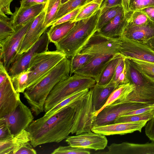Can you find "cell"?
<instances>
[{
    "label": "cell",
    "mask_w": 154,
    "mask_h": 154,
    "mask_svg": "<svg viewBox=\"0 0 154 154\" xmlns=\"http://www.w3.org/2000/svg\"><path fill=\"white\" fill-rule=\"evenodd\" d=\"M8 72L4 67L2 62H0V85L5 81L9 76Z\"/></svg>",
    "instance_id": "cell-51"
},
{
    "label": "cell",
    "mask_w": 154,
    "mask_h": 154,
    "mask_svg": "<svg viewBox=\"0 0 154 154\" xmlns=\"http://www.w3.org/2000/svg\"><path fill=\"white\" fill-rule=\"evenodd\" d=\"M113 55H95L88 63L76 71L74 74L91 77L96 80L108 62Z\"/></svg>",
    "instance_id": "cell-20"
},
{
    "label": "cell",
    "mask_w": 154,
    "mask_h": 154,
    "mask_svg": "<svg viewBox=\"0 0 154 154\" xmlns=\"http://www.w3.org/2000/svg\"><path fill=\"white\" fill-rule=\"evenodd\" d=\"M126 23V17L123 9L112 20L98 32L109 37L121 38Z\"/></svg>",
    "instance_id": "cell-24"
},
{
    "label": "cell",
    "mask_w": 154,
    "mask_h": 154,
    "mask_svg": "<svg viewBox=\"0 0 154 154\" xmlns=\"http://www.w3.org/2000/svg\"><path fill=\"white\" fill-rule=\"evenodd\" d=\"M0 118L13 111L18 105L20 93L15 90L10 76L0 85Z\"/></svg>",
    "instance_id": "cell-15"
},
{
    "label": "cell",
    "mask_w": 154,
    "mask_h": 154,
    "mask_svg": "<svg viewBox=\"0 0 154 154\" xmlns=\"http://www.w3.org/2000/svg\"><path fill=\"white\" fill-rule=\"evenodd\" d=\"M122 0H105L103 2L100 7L101 14L110 8L122 5Z\"/></svg>",
    "instance_id": "cell-43"
},
{
    "label": "cell",
    "mask_w": 154,
    "mask_h": 154,
    "mask_svg": "<svg viewBox=\"0 0 154 154\" xmlns=\"http://www.w3.org/2000/svg\"><path fill=\"white\" fill-rule=\"evenodd\" d=\"M149 106L150 105L136 102H123L108 105L97 114L93 126L113 123L119 117L128 112Z\"/></svg>",
    "instance_id": "cell-10"
},
{
    "label": "cell",
    "mask_w": 154,
    "mask_h": 154,
    "mask_svg": "<svg viewBox=\"0 0 154 154\" xmlns=\"http://www.w3.org/2000/svg\"><path fill=\"white\" fill-rule=\"evenodd\" d=\"M137 11L143 12L150 20L154 22V7H147Z\"/></svg>",
    "instance_id": "cell-52"
},
{
    "label": "cell",
    "mask_w": 154,
    "mask_h": 154,
    "mask_svg": "<svg viewBox=\"0 0 154 154\" xmlns=\"http://www.w3.org/2000/svg\"><path fill=\"white\" fill-rule=\"evenodd\" d=\"M76 22L71 20L52 26L47 31L50 42L54 44L63 38L74 26Z\"/></svg>",
    "instance_id": "cell-27"
},
{
    "label": "cell",
    "mask_w": 154,
    "mask_h": 154,
    "mask_svg": "<svg viewBox=\"0 0 154 154\" xmlns=\"http://www.w3.org/2000/svg\"><path fill=\"white\" fill-rule=\"evenodd\" d=\"M71 103L48 118L33 121L26 129L34 147L47 143H59L71 133L75 110Z\"/></svg>",
    "instance_id": "cell-1"
},
{
    "label": "cell",
    "mask_w": 154,
    "mask_h": 154,
    "mask_svg": "<svg viewBox=\"0 0 154 154\" xmlns=\"http://www.w3.org/2000/svg\"><path fill=\"white\" fill-rule=\"evenodd\" d=\"M61 0H48L46 3V11L43 27L46 29L51 26L61 5Z\"/></svg>",
    "instance_id": "cell-30"
},
{
    "label": "cell",
    "mask_w": 154,
    "mask_h": 154,
    "mask_svg": "<svg viewBox=\"0 0 154 154\" xmlns=\"http://www.w3.org/2000/svg\"><path fill=\"white\" fill-rule=\"evenodd\" d=\"M45 5V4L27 8L16 7L15 12L10 18L14 29L36 17L43 11Z\"/></svg>",
    "instance_id": "cell-22"
},
{
    "label": "cell",
    "mask_w": 154,
    "mask_h": 154,
    "mask_svg": "<svg viewBox=\"0 0 154 154\" xmlns=\"http://www.w3.org/2000/svg\"><path fill=\"white\" fill-rule=\"evenodd\" d=\"M72 103L75 115L71 133L78 135L91 131L96 116L92 103L91 89Z\"/></svg>",
    "instance_id": "cell-6"
},
{
    "label": "cell",
    "mask_w": 154,
    "mask_h": 154,
    "mask_svg": "<svg viewBox=\"0 0 154 154\" xmlns=\"http://www.w3.org/2000/svg\"><path fill=\"white\" fill-rule=\"evenodd\" d=\"M125 66V58L122 57L120 59L117 65L114 73L112 79L111 81L116 84V82L120 75L122 72Z\"/></svg>",
    "instance_id": "cell-46"
},
{
    "label": "cell",
    "mask_w": 154,
    "mask_h": 154,
    "mask_svg": "<svg viewBox=\"0 0 154 154\" xmlns=\"http://www.w3.org/2000/svg\"><path fill=\"white\" fill-rule=\"evenodd\" d=\"M118 87L111 81L107 84L104 85L96 83L91 88L92 103L96 112V116L106 103L112 92Z\"/></svg>",
    "instance_id": "cell-21"
},
{
    "label": "cell",
    "mask_w": 154,
    "mask_h": 154,
    "mask_svg": "<svg viewBox=\"0 0 154 154\" xmlns=\"http://www.w3.org/2000/svg\"><path fill=\"white\" fill-rule=\"evenodd\" d=\"M10 18L6 15L0 14V45L8 38L15 32Z\"/></svg>",
    "instance_id": "cell-32"
},
{
    "label": "cell",
    "mask_w": 154,
    "mask_h": 154,
    "mask_svg": "<svg viewBox=\"0 0 154 154\" xmlns=\"http://www.w3.org/2000/svg\"><path fill=\"white\" fill-rule=\"evenodd\" d=\"M48 0H21L20 6L22 8H27L40 4H46Z\"/></svg>",
    "instance_id": "cell-48"
},
{
    "label": "cell",
    "mask_w": 154,
    "mask_h": 154,
    "mask_svg": "<svg viewBox=\"0 0 154 154\" xmlns=\"http://www.w3.org/2000/svg\"><path fill=\"white\" fill-rule=\"evenodd\" d=\"M123 9L122 5H118L110 8L100 14L99 17L97 29V31L109 23Z\"/></svg>",
    "instance_id": "cell-36"
},
{
    "label": "cell",
    "mask_w": 154,
    "mask_h": 154,
    "mask_svg": "<svg viewBox=\"0 0 154 154\" xmlns=\"http://www.w3.org/2000/svg\"><path fill=\"white\" fill-rule=\"evenodd\" d=\"M68 0H61V4H63L67 2Z\"/></svg>",
    "instance_id": "cell-55"
},
{
    "label": "cell",
    "mask_w": 154,
    "mask_h": 154,
    "mask_svg": "<svg viewBox=\"0 0 154 154\" xmlns=\"http://www.w3.org/2000/svg\"><path fill=\"white\" fill-rule=\"evenodd\" d=\"M65 141L72 146L95 150L104 149L108 142L105 136L92 131L69 136Z\"/></svg>",
    "instance_id": "cell-14"
},
{
    "label": "cell",
    "mask_w": 154,
    "mask_h": 154,
    "mask_svg": "<svg viewBox=\"0 0 154 154\" xmlns=\"http://www.w3.org/2000/svg\"><path fill=\"white\" fill-rule=\"evenodd\" d=\"M134 88V85L130 82L119 86L112 92L106 103L99 112L108 105L123 103Z\"/></svg>",
    "instance_id": "cell-26"
},
{
    "label": "cell",
    "mask_w": 154,
    "mask_h": 154,
    "mask_svg": "<svg viewBox=\"0 0 154 154\" xmlns=\"http://www.w3.org/2000/svg\"><path fill=\"white\" fill-rule=\"evenodd\" d=\"M127 58L143 77L154 82V63L132 58Z\"/></svg>",
    "instance_id": "cell-28"
},
{
    "label": "cell",
    "mask_w": 154,
    "mask_h": 154,
    "mask_svg": "<svg viewBox=\"0 0 154 154\" xmlns=\"http://www.w3.org/2000/svg\"><path fill=\"white\" fill-rule=\"evenodd\" d=\"M93 0H88L87 2V4L88 3H89V2H91V1H93ZM105 0H104V1Z\"/></svg>",
    "instance_id": "cell-56"
},
{
    "label": "cell",
    "mask_w": 154,
    "mask_h": 154,
    "mask_svg": "<svg viewBox=\"0 0 154 154\" xmlns=\"http://www.w3.org/2000/svg\"><path fill=\"white\" fill-rule=\"evenodd\" d=\"M96 83L95 80L92 78L74 74L54 87L45 101L44 111L47 112L75 93L91 89Z\"/></svg>",
    "instance_id": "cell-4"
},
{
    "label": "cell",
    "mask_w": 154,
    "mask_h": 154,
    "mask_svg": "<svg viewBox=\"0 0 154 154\" xmlns=\"http://www.w3.org/2000/svg\"><path fill=\"white\" fill-rule=\"evenodd\" d=\"M13 137L6 124L0 120V141L5 140Z\"/></svg>",
    "instance_id": "cell-42"
},
{
    "label": "cell",
    "mask_w": 154,
    "mask_h": 154,
    "mask_svg": "<svg viewBox=\"0 0 154 154\" xmlns=\"http://www.w3.org/2000/svg\"><path fill=\"white\" fill-rule=\"evenodd\" d=\"M125 64L129 82L135 86L134 90L123 102H136L154 105V82L147 79L125 57Z\"/></svg>",
    "instance_id": "cell-5"
},
{
    "label": "cell",
    "mask_w": 154,
    "mask_h": 154,
    "mask_svg": "<svg viewBox=\"0 0 154 154\" xmlns=\"http://www.w3.org/2000/svg\"><path fill=\"white\" fill-rule=\"evenodd\" d=\"M131 0H122V5L126 17L129 11V6Z\"/></svg>",
    "instance_id": "cell-53"
},
{
    "label": "cell",
    "mask_w": 154,
    "mask_h": 154,
    "mask_svg": "<svg viewBox=\"0 0 154 154\" xmlns=\"http://www.w3.org/2000/svg\"><path fill=\"white\" fill-rule=\"evenodd\" d=\"M154 106V105H153ZM151 112L153 113L154 115V109L151 111Z\"/></svg>",
    "instance_id": "cell-57"
},
{
    "label": "cell",
    "mask_w": 154,
    "mask_h": 154,
    "mask_svg": "<svg viewBox=\"0 0 154 154\" xmlns=\"http://www.w3.org/2000/svg\"><path fill=\"white\" fill-rule=\"evenodd\" d=\"M120 38H110L96 31L82 48L80 54L94 55H112L119 53Z\"/></svg>",
    "instance_id": "cell-9"
},
{
    "label": "cell",
    "mask_w": 154,
    "mask_h": 154,
    "mask_svg": "<svg viewBox=\"0 0 154 154\" xmlns=\"http://www.w3.org/2000/svg\"><path fill=\"white\" fill-rule=\"evenodd\" d=\"M146 44L154 49V37L147 42Z\"/></svg>",
    "instance_id": "cell-54"
},
{
    "label": "cell",
    "mask_w": 154,
    "mask_h": 154,
    "mask_svg": "<svg viewBox=\"0 0 154 154\" xmlns=\"http://www.w3.org/2000/svg\"><path fill=\"white\" fill-rule=\"evenodd\" d=\"M30 142L24 144L16 152V154H36V151L35 150Z\"/></svg>",
    "instance_id": "cell-47"
},
{
    "label": "cell",
    "mask_w": 154,
    "mask_h": 154,
    "mask_svg": "<svg viewBox=\"0 0 154 154\" xmlns=\"http://www.w3.org/2000/svg\"><path fill=\"white\" fill-rule=\"evenodd\" d=\"M89 90V89H87L74 94L45 112L43 117L46 118L52 116L62 108L82 97Z\"/></svg>",
    "instance_id": "cell-33"
},
{
    "label": "cell",
    "mask_w": 154,
    "mask_h": 154,
    "mask_svg": "<svg viewBox=\"0 0 154 154\" xmlns=\"http://www.w3.org/2000/svg\"><path fill=\"white\" fill-rule=\"evenodd\" d=\"M30 141L29 133L23 130L9 139L0 141V154H16L24 144Z\"/></svg>",
    "instance_id": "cell-23"
},
{
    "label": "cell",
    "mask_w": 154,
    "mask_h": 154,
    "mask_svg": "<svg viewBox=\"0 0 154 154\" xmlns=\"http://www.w3.org/2000/svg\"><path fill=\"white\" fill-rule=\"evenodd\" d=\"M89 149L75 147L70 145L66 146H60L55 149L52 154H90Z\"/></svg>",
    "instance_id": "cell-39"
},
{
    "label": "cell",
    "mask_w": 154,
    "mask_h": 154,
    "mask_svg": "<svg viewBox=\"0 0 154 154\" xmlns=\"http://www.w3.org/2000/svg\"><path fill=\"white\" fill-rule=\"evenodd\" d=\"M32 111L20 100L15 109L10 113L0 118L6 125L14 136L26 130L33 121Z\"/></svg>",
    "instance_id": "cell-11"
},
{
    "label": "cell",
    "mask_w": 154,
    "mask_h": 154,
    "mask_svg": "<svg viewBox=\"0 0 154 154\" xmlns=\"http://www.w3.org/2000/svg\"><path fill=\"white\" fill-rule=\"evenodd\" d=\"M122 57L120 53H117L113 56L95 80L96 84L100 85H106L112 80L116 68Z\"/></svg>",
    "instance_id": "cell-25"
},
{
    "label": "cell",
    "mask_w": 154,
    "mask_h": 154,
    "mask_svg": "<svg viewBox=\"0 0 154 154\" xmlns=\"http://www.w3.org/2000/svg\"><path fill=\"white\" fill-rule=\"evenodd\" d=\"M14 0H0V14L11 15L13 14L11 12L10 5Z\"/></svg>",
    "instance_id": "cell-44"
},
{
    "label": "cell",
    "mask_w": 154,
    "mask_h": 154,
    "mask_svg": "<svg viewBox=\"0 0 154 154\" xmlns=\"http://www.w3.org/2000/svg\"><path fill=\"white\" fill-rule=\"evenodd\" d=\"M35 18L16 27L14 32L0 45V60L8 71L17 56L26 33Z\"/></svg>",
    "instance_id": "cell-8"
},
{
    "label": "cell",
    "mask_w": 154,
    "mask_h": 154,
    "mask_svg": "<svg viewBox=\"0 0 154 154\" xmlns=\"http://www.w3.org/2000/svg\"><path fill=\"white\" fill-rule=\"evenodd\" d=\"M148 121L113 123L103 125L93 126L91 131L105 136L124 135L135 131L141 132Z\"/></svg>",
    "instance_id": "cell-16"
},
{
    "label": "cell",
    "mask_w": 154,
    "mask_h": 154,
    "mask_svg": "<svg viewBox=\"0 0 154 154\" xmlns=\"http://www.w3.org/2000/svg\"><path fill=\"white\" fill-rule=\"evenodd\" d=\"M101 13L100 9L90 17L76 21L68 33L54 44L56 50L63 53L69 59L79 53L97 31V26Z\"/></svg>",
    "instance_id": "cell-3"
},
{
    "label": "cell",
    "mask_w": 154,
    "mask_h": 154,
    "mask_svg": "<svg viewBox=\"0 0 154 154\" xmlns=\"http://www.w3.org/2000/svg\"><path fill=\"white\" fill-rule=\"evenodd\" d=\"M146 44L154 37V22L149 19L145 24L134 26L126 23L121 37Z\"/></svg>",
    "instance_id": "cell-18"
},
{
    "label": "cell",
    "mask_w": 154,
    "mask_h": 154,
    "mask_svg": "<svg viewBox=\"0 0 154 154\" xmlns=\"http://www.w3.org/2000/svg\"><path fill=\"white\" fill-rule=\"evenodd\" d=\"M126 17L127 23L137 26L145 24L149 20L145 14L138 11L129 12Z\"/></svg>",
    "instance_id": "cell-37"
},
{
    "label": "cell",
    "mask_w": 154,
    "mask_h": 154,
    "mask_svg": "<svg viewBox=\"0 0 154 154\" xmlns=\"http://www.w3.org/2000/svg\"><path fill=\"white\" fill-rule=\"evenodd\" d=\"M48 30L47 29L29 50L17 57L8 71L11 77L27 69L32 58L35 54L48 51L50 41L47 34Z\"/></svg>",
    "instance_id": "cell-12"
},
{
    "label": "cell",
    "mask_w": 154,
    "mask_h": 154,
    "mask_svg": "<svg viewBox=\"0 0 154 154\" xmlns=\"http://www.w3.org/2000/svg\"><path fill=\"white\" fill-rule=\"evenodd\" d=\"M129 82L125 64L124 69L119 75L116 84V86H119V85L126 84Z\"/></svg>",
    "instance_id": "cell-49"
},
{
    "label": "cell",
    "mask_w": 154,
    "mask_h": 154,
    "mask_svg": "<svg viewBox=\"0 0 154 154\" xmlns=\"http://www.w3.org/2000/svg\"><path fill=\"white\" fill-rule=\"evenodd\" d=\"M88 0H68L60 6L56 16L52 24L59 19L75 9L87 4Z\"/></svg>",
    "instance_id": "cell-31"
},
{
    "label": "cell",
    "mask_w": 154,
    "mask_h": 154,
    "mask_svg": "<svg viewBox=\"0 0 154 154\" xmlns=\"http://www.w3.org/2000/svg\"></svg>",
    "instance_id": "cell-58"
},
{
    "label": "cell",
    "mask_w": 154,
    "mask_h": 154,
    "mask_svg": "<svg viewBox=\"0 0 154 154\" xmlns=\"http://www.w3.org/2000/svg\"><path fill=\"white\" fill-rule=\"evenodd\" d=\"M154 109V106L153 105H150L128 112L126 113L124 115H129L142 114L150 111Z\"/></svg>",
    "instance_id": "cell-50"
},
{
    "label": "cell",
    "mask_w": 154,
    "mask_h": 154,
    "mask_svg": "<svg viewBox=\"0 0 154 154\" xmlns=\"http://www.w3.org/2000/svg\"><path fill=\"white\" fill-rule=\"evenodd\" d=\"M65 57L63 53L57 50L35 54L28 68L31 72L29 74L27 88L37 83Z\"/></svg>",
    "instance_id": "cell-7"
},
{
    "label": "cell",
    "mask_w": 154,
    "mask_h": 154,
    "mask_svg": "<svg viewBox=\"0 0 154 154\" xmlns=\"http://www.w3.org/2000/svg\"><path fill=\"white\" fill-rule=\"evenodd\" d=\"M31 71L27 69L11 76L14 87L17 91L23 93L27 87L29 74Z\"/></svg>",
    "instance_id": "cell-35"
},
{
    "label": "cell",
    "mask_w": 154,
    "mask_h": 154,
    "mask_svg": "<svg viewBox=\"0 0 154 154\" xmlns=\"http://www.w3.org/2000/svg\"><path fill=\"white\" fill-rule=\"evenodd\" d=\"M151 7H154V0H131L129 12Z\"/></svg>",
    "instance_id": "cell-40"
},
{
    "label": "cell",
    "mask_w": 154,
    "mask_h": 154,
    "mask_svg": "<svg viewBox=\"0 0 154 154\" xmlns=\"http://www.w3.org/2000/svg\"><path fill=\"white\" fill-rule=\"evenodd\" d=\"M70 59L65 57L23 93L24 97L35 115L44 111L45 101L55 85L70 76Z\"/></svg>",
    "instance_id": "cell-2"
},
{
    "label": "cell",
    "mask_w": 154,
    "mask_h": 154,
    "mask_svg": "<svg viewBox=\"0 0 154 154\" xmlns=\"http://www.w3.org/2000/svg\"><path fill=\"white\" fill-rule=\"evenodd\" d=\"M108 151L105 154H154V141L145 144L128 142L112 143L107 146Z\"/></svg>",
    "instance_id": "cell-19"
},
{
    "label": "cell",
    "mask_w": 154,
    "mask_h": 154,
    "mask_svg": "<svg viewBox=\"0 0 154 154\" xmlns=\"http://www.w3.org/2000/svg\"><path fill=\"white\" fill-rule=\"evenodd\" d=\"M145 125L146 135L150 140L154 141V116L147 122Z\"/></svg>",
    "instance_id": "cell-45"
},
{
    "label": "cell",
    "mask_w": 154,
    "mask_h": 154,
    "mask_svg": "<svg viewBox=\"0 0 154 154\" xmlns=\"http://www.w3.org/2000/svg\"><path fill=\"white\" fill-rule=\"evenodd\" d=\"M81 7L78 8L71 12L63 16L57 20L51 25H55L58 24L73 20L79 12Z\"/></svg>",
    "instance_id": "cell-41"
},
{
    "label": "cell",
    "mask_w": 154,
    "mask_h": 154,
    "mask_svg": "<svg viewBox=\"0 0 154 154\" xmlns=\"http://www.w3.org/2000/svg\"><path fill=\"white\" fill-rule=\"evenodd\" d=\"M151 111L142 114L129 115H124L119 117L114 123L132 122L141 121H148L154 116Z\"/></svg>",
    "instance_id": "cell-38"
},
{
    "label": "cell",
    "mask_w": 154,
    "mask_h": 154,
    "mask_svg": "<svg viewBox=\"0 0 154 154\" xmlns=\"http://www.w3.org/2000/svg\"><path fill=\"white\" fill-rule=\"evenodd\" d=\"M104 0H93L82 7L81 9L72 22L86 19L92 16L99 10Z\"/></svg>",
    "instance_id": "cell-29"
},
{
    "label": "cell",
    "mask_w": 154,
    "mask_h": 154,
    "mask_svg": "<svg viewBox=\"0 0 154 154\" xmlns=\"http://www.w3.org/2000/svg\"><path fill=\"white\" fill-rule=\"evenodd\" d=\"M121 46L119 53L126 58H132L154 63V49L145 43L120 38Z\"/></svg>",
    "instance_id": "cell-13"
},
{
    "label": "cell",
    "mask_w": 154,
    "mask_h": 154,
    "mask_svg": "<svg viewBox=\"0 0 154 154\" xmlns=\"http://www.w3.org/2000/svg\"><path fill=\"white\" fill-rule=\"evenodd\" d=\"M46 11V4L43 11L35 18L29 26L22 42L17 56L29 50L47 29L43 27Z\"/></svg>",
    "instance_id": "cell-17"
},
{
    "label": "cell",
    "mask_w": 154,
    "mask_h": 154,
    "mask_svg": "<svg viewBox=\"0 0 154 154\" xmlns=\"http://www.w3.org/2000/svg\"><path fill=\"white\" fill-rule=\"evenodd\" d=\"M95 55L78 53L70 59V76L77 70L88 63L94 57Z\"/></svg>",
    "instance_id": "cell-34"
}]
</instances>
